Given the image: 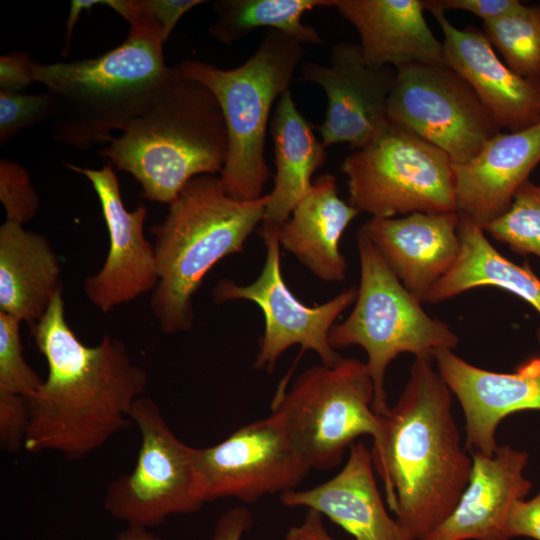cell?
Listing matches in <instances>:
<instances>
[{
	"instance_id": "obj_1",
	"label": "cell",
	"mask_w": 540,
	"mask_h": 540,
	"mask_svg": "<svg viewBox=\"0 0 540 540\" xmlns=\"http://www.w3.org/2000/svg\"><path fill=\"white\" fill-rule=\"evenodd\" d=\"M31 330L48 375L26 399L24 448L81 459L130 426L147 373L117 338L105 335L96 346L84 345L65 319L62 291Z\"/></svg>"
},
{
	"instance_id": "obj_2",
	"label": "cell",
	"mask_w": 540,
	"mask_h": 540,
	"mask_svg": "<svg viewBox=\"0 0 540 540\" xmlns=\"http://www.w3.org/2000/svg\"><path fill=\"white\" fill-rule=\"evenodd\" d=\"M433 363L415 358L401 396L381 415L382 439L370 450L388 506L414 540L452 513L472 468L452 415V393Z\"/></svg>"
},
{
	"instance_id": "obj_3",
	"label": "cell",
	"mask_w": 540,
	"mask_h": 540,
	"mask_svg": "<svg viewBox=\"0 0 540 540\" xmlns=\"http://www.w3.org/2000/svg\"><path fill=\"white\" fill-rule=\"evenodd\" d=\"M99 154L170 204L193 178L221 173L228 150L222 110L212 91L169 67L147 108Z\"/></svg>"
},
{
	"instance_id": "obj_4",
	"label": "cell",
	"mask_w": 540,
	"mask_h": 540,
	"mask_svg": "<svg viewBox=\"0 0 540 540\" xmlns=\"http://www.w3.org/2000/svg\"><path fill=\"white\" fill-rule=\"evenodd\" d=\"M268 200V194L233 199L219 177L200 175L169 204L164 222L151 227L158 283L150 307L164 334L191 329L192 301L203 279L223 258L243 251L263 220Z\"/></svg>"
},
{
	"instance_id": "obj_5",
	"label": "cell",
	"mask_w": 540,
	"mask_h": 540,
	"mask_svg": "<svg viewBox=\"0 0 540 540\" xmlns=\"http://www.w3.org/2000/svg\"><path fill=\"white\" fill-rule=\"evenodd\" d=\"M164 44L158 31L134 23L119 46L96 58L34 61V82L54 97L53 139L87 150L109 142L111 131H123L147 108L166 75Z\"/></svg>"
},
{
	"instance_id": "obj_6",
	"label": "cell",
	"mask_w": 540,
	"mask_h": 540,
	"mask_svg": "<svg viewBox=\"0 0 540 540\" xmlns=\"http://www.w3.org/2000/svg\"><path fill=\"white\" fill-rule=\"evenodd\" d=\"M303 56V44L267 29L258 49L240 66L223 69L199 60L178 65L212 91L222 110L228 150L219 178L229 197L247 201L263 196L270 177L264 154L270 110L289 90Z\"/></svg>"
},
{
	"instance_id": "obj_7",
	"label": "cell",
	"mask_w": 540,
	"mask_h": 540,
	"mask_svg": "<svg viewBox=\"0 0 540 540\" xmlns=\"http://www.w3.org/2000/svg\"><path fill=\"white\" fill-rule=\"evenodd\" d=\"M360 283L349 316L329 334L333 349L358 345L367 354L366 365L374 385L372 408L383 415L386 401L385 373L402 353L431 357L439 349L453 350L459 337L450 326L429 316L401 283L367 235L356 236Z\"/></svg>"
},
{
	"instance_id": "obj_8",
	"label": "cell",
	"mask_w": 540,
	"mask_h": 540,
	"mask_svg": "<svg viewBox=\"0 0 540 540\" xmlns=\"http://www.w3.org/2000/svg\"><path fill=\"white\" fill-rule=\"evenodd\" d=\"M374 385L366 363L342 357L336 364L313 365L293 385H284L272 402L293 447L312 469L336 467L361 435H383L382 417L373 408Z\"/></svg>"
},
{
	"instance_id": "obj_9",
	"label": "cell",
	"mask_w": 540,
	"mask_h": 540,
	"mask_svg": "<svg viewBox=\"0 0 540 540\" xmlns=\"http://www.w3.org/2000/svg\"><path fill=\"white\" fill-rule=\"evenodd\" d=\"M452 165L441 149L388 121L344 158L341 171L351 206L372 217L393 218L457 212Z\"/></svg>"
},
{
	"instance_id": "obj_10",
	"label": "cell",
	"mask_w": 540,
	"mask_h": 540,
	"mask_svg": "<svg viewBox=\"0 0 540 540\" xmlns=\"http://www.w3.org/2000/svg\"><path fill=\"white\" fill-rule=\"evenodd\" d=\"M129 417L141 443L134 469L108 487L104 508L128 526L152 528L171 515L197 512L202 499L193 460V447L171 430L158 405L140 396Z\"/></svg>"
},
{
	"instance_id": "obj_11",
	"label": "cell",
	"mask_w": 540,
	"mask_h": 540,
	"mask_svg": "<svg viewBox=\"0 0 540 540\" xmlns=\"http://www.w3.org/2000/svg\"><path fill=\"white\" fill-rule=\"evenodd\" d=\"M387 118L441 149L453 163L468 161L501 132L471 86L445 64L396 69Z\"/></svg>"
},
{
	"instance_id": "obj_12",
	"label": "cell",
	"mask_w": 540,
	"mask_h": 540,
	"mask_svg": "<svg viewBox=\"0 0 540 540\" xmlns=\"http://www.w3.org/2000/svg\"><path fill=\"white\" fill-rule=\"evenodd\" d=\"M259 234L266 247L259 276L247 285L220 280L212 290L213 300L217 304L248 300L263 312L265 327L258 341L255 369L271 373L279 357L292 345H300L302 352L314 351L324 365L336 364L342 356L331 347L329 334L336 319L355 302L357 289L350 287L319 305L303 304L283 279L278 231H259Z\"/></svg>"
},
{
	"instance_id": "obj_13",
	"label": "cell",
	"mask_w": 540,
	"mask_h": 540,
	"mask_svg": "<svg viewBox=\"0 0 540 540\" xmlns=\"http://www.w3.org/2000/svg\"><path fill=\"white\" fill-rule=\"evenodd\" d=\"M193 460L204 502L230 497L252 503L295 489L311 470L273 413L218 444L193 447Z\"/></svg>"
},
{
	"instance_id": "obj_14",
	"label": "cell",
	"mask_w": 540,
	"mask_h": 540,
	"mask_svg": "<svg viewBox=\"0 0 540 540\" xmlns=\"http://www.w3.org/2000/svg\"><path fill=\"white\" fill-rule=\"evenodd\" d=\"M299 71L298 80L318 84L326 94L327 111L318 127L326 148L346 143L360 149L388 122L396 69L368 65L359 44L339 42L332 47L328 66L305 62Z\"/></svg>"
},
{
	"instance_id": "obj_15",
	"label": "cell",
	"mask_w": 540,
	"mask_h": 540,
	"mask_svg": "<svg viewBox=\"0 0 540 540\" xmlns=\"http://www.w3.org/2000/svg\"><path fill=\"white\" fill-rule=\"evenodd\" d=\"M85 176L99 199L109 236V250L102 268L83 282L88 300L106 313L153 291L158 283L154 245L144 236L145 206L128 211L111 163L88 169L66 163Z\"/></svg>"
},
{
	"instance_id": "obj_16",
	"label": "cell",
	"mask_w": 540,
	"mask_h": 540,
	"mask_svg": "<svg viewBox=\"0 0 540 540\" xmlns=\"http://www.w3.org/2000/svg\"><path fill=\"white\" fill-rule=\"evenodd\" d=\"M540 347V327L537 331ZM436 369L457 397L466 421L465 447L491 456L498 448L496 430L507 416L524 410L540 411V350L511 373L485 370L439 349Z\"/></svg>"
},
{
	"instance_id": "obj_17",
	"label": "cell",
	"mask_w": 540,
	"mask_h": 540,
	"mask_svg": "<svg viewBox=\"0 0 540 540\" xmlns=\"http://www.w3.org/2000/svg\"><path fill=\"white\" fill-rule=\"evenodd\" d=\"M425 10L442 30L445 65L471 86L500 129L515 132L540 121V82L513 72L483 31L474 26L459 29L445 12Z\"/></svg>"
},
{
	"instance_id": "obj_18",
	"label": "cell",
	"mask_w": 540,
	"mask_h": 540,
	"mask_svg": "<svg viewBox=\"0 0 540 540\" xmlns=\"http://www.w3.org/2000/svg\"><path fill=\"white\" fill-rule=\"evenodd\" d=\"M458 222V212H417L371 217L361 229L404 287L425 303L459 256Z\"/></svg>"
},
{
	"instance_id": "obj_19",
	"label": "cell",
	"mask_w": 540,
	"mask_h": 540,
	"mask_svg": "<svg viewBox=\"0 0 540 540\" xmlns=\"http://www.w3.org/2000/svg\"><path fill=\"white\" fill-rule=\"evenodd\" d=\"M471 454L469 481L456 507L419 540H510L507 520L511 508L532 488L523 475L529 455L509 445L498 446L491 456Z\"/></svg>"
},
{
	"instance_id": "obj_20",
	"label": "cell",
	"mask_w": 540,
	"mask_h": 540,
	"mask_svg": "<svg viewBox=\"0 0 540 540\" xmlns=\"http://www.w3.org/2000/svg\"><path fill=\"white\" fill-rule=\"evenodd\" d=\"M540 162V121L498 133L463 163H453L457 212L480 226L504 214Z\"/></svg>"
},
{
	"instance_id": "obj_21",
	"label": "cell",
	"mask_w": 540,
	"mask_h": 540,
	"mask_svg": "<svg viewBox=\"0 0 540 540\" xmlns=\"http://www.w3.org/2000/svg\"><path fill=\"white\" fill-rule=\"evenodd\" d=\"M373 467L371 451L363 442H354L338 474L307 490L283 492L280 501L285 506H303L326 515L354 540H414L388 515Z\"/></svg>"
},
{
	"instance_id": "obj_22",
	"label": "cell",
	"mask_w": 540,
	"mask_h": 540,
	"mask_svg": "<svg viewBox=\"0 0 540 540\" xmlns=\"http://www.w3.org/2000/svg\"><path fill=\"white\" fill-rule=\"evenodd\" d=\"M334 7L358 32L368 65L445 64L443 44L425 20L422 0H336Z\"/></svg>"
},
{
	"instance_id": "obj_23",
	"label": "cell",
	"mask_w": 540,
	"mask_h": 540,
	"mask_svg": "<svg viewBox=\"0 0 540 540\" xmlns=\"http://www.w3.org/2000/svg\"><path fill=\"white\" fill-rule=\"evenodd\" d=\"M359 213L338 196L333 175H320L279 229L280 246L317 278L341 282L346 276L347 261L339 242Z\"/></svg>"
},
{
	"instance_id": "obj_24",
	"label": "cell",
	"mask_w": 540,
	"mask_h": 540,
	"mask_svg": "<svg viewBox=\"0 0 540 540\" xmlns=\"http://www.w3.org/2000/svg\"><path fill=\"white\" fill-rule=\"evenodd\" d=\"M61 291V267L46 237L5 221L0 227V312L32 329Z\"/></svg>"
},
{
	"instance_id": "obj_25",
	"label": "cell",
	"mask_w": 540,
	"mask_h": 540,
	"mask_svg": "<svg viewBox=\"0 0 540 540\" xmlns=\"http://www.w3.org/2000/svg\"><path fill=\"white\" fill-rule=\"evenodd\" d=\"M270 132L276 172L259 231H279L310 190L312 175L326 160V147L298 111L290 90L279 97Z\"/></svg>"
},
{
	"instance_id": "obj_26",
	"label": "cell",
	"mask_w": 540,
	"mask_h": 540,
	"mask_svg": "<svg viewBox=\"0 0 540 540\" xmlns=\"http://www.w3.org/2000/svg\"><path fill=\"white\" fill-rule=\"evenodd\" d=\"M458 235L459 256L425 303H439L477 287H496L530 304L540 315V278L528 262L520 266L503 256L487 239L483 227L461 214Z\"/></svg>"
},
{
	"instance_id": "obj_27",
	"label": "cell",
	"mask_w": 540,
	"mask_h": 540,
	"mask_svg": "<svg viewBox=\"0 0 540 540\" xmlns=\"http://www.w3.org/2000/svg\"><path fill=\"white\" fill-rule=\"evenodd\" d=\"M336 0H220L214 3L216 21L211 37L222 44L237 42L261 27L290 35L301 44L322 43L319 32L302 22L303 15L318 7H334Z\"/></svg>"
},
{
	"instance_id": "obj_28",
	"label": "cell",
	"mask_w": 540,
	"mask_h": 540,
	"mask_svg": "<svg viewBox=\"0 0 540 540\" xmlns=\"http://www.w3.org/2000/svg\"><path fill=\"white\" fill-rule=\"evenodd\" d=\"M483 33L503 62L522 78L540 82V2L483 23Z\"/></svg>"
},
{
	"instance_id": "obj_29",
	"label": "cell",
	"mask_w": 540,
	"mask_h": 540,
	"mask_svg": "<svg viewBox=\"0 0 540 540\" xmlns=\"http://www.w3.org/2000/svg\"><path fill=\"white\" fill-rule=\"evenodd\" d=\"M483 229L513 252L540 258V185L526 181L509 209Z\"/></svg>"
},
{
	"instance_id": "obj_30",
	"label": "cell",
	"mask_w": 540,
	"mask_h": 540,
	"mask_svg": "<svg viewBox=\"0 0 540 540\" xmlns=\"http://www.w3.org/2000/svg\"><path fill=\"white\" fill-rule=\"evenodd\" d=\"M20 325L18 318L0 312V395L27 399L43 380L23 356Z\"/></svg>"
},
{
	"instance_id": "obj_31",
	"label": "cell",
	"mask_w": 540,
	"mask_h": 540,
	"mask_svg": "<svg viewBox=\"0 0 540 540\" xmlns=\"http://www.w3.org/2000/svg\"><path fill=\"white\" fill-rule=\"evenodd\" d=\"M54 105V97L48 91L24 94L0 90V145L26 128L51 120Z\"/></svg>"
},
{
	"instance_id": "obj_32",
	"label": "cell",
	"mask_w": 540,
	"mask_h": 540,
	"mask_svg": "<svg viewBox=\"0 0 540 540\" xmlns=\"http://www.w3.org/2000/svg\"><path fill=\"white\" fill-rule=\"evenodd\" d=\"M0 199L6 220L24 224L37 213L39 198L28 172L18 163L2 159L0 162Z\"/></svg>"
},
{
	"instance_id": "obj_33",
	"label": "cell",
	"mask_w": 540,
	"mask_h": 540,
	"mask_svg": "<svg viewBox=\"0 0 540 540\" xmlns=\"http://www.w3.org/2000/svg\"><path fill=\"white\" fill-rule=\"evenodd\" d=\"M422 3L425 9L468 12L479 17L483 23L498 19L522 4L519 0H422Z\"/></svg>"
},
{
	"instance_id": "obj_34",
	"label": "cell",
	"mask_w": 540,
	"mask_h": 540,
	"mask_svg": "<svg viewBox=\"0 0 540 540\" xmlns=\"http://www.w3.org/2000/svg\"><path fill=\"white\" fill-rule=\"evenodd\" d=\"M509 538L528 537L540 540V491L529 500H519L511 508L507 520Z\"/></svg>"
},
{
	"instance_id": "obj_35",
	"label": "cell",
	"mask_w": 540,
	"mask_h": 540,
	"mask_svg": "<svg viewBox=\"0 0 540 540\" xmlns=\"http://www.w3.org/2000/svg\"><path fill=\"white\" fill-rule=\"evenodd\" d=\"M29 52H12L0 57V90L21 92L34 82Z\"/></svg>"
},
{
	"instance_id": "obj_36",
	"label": "cell",
	"mask_w": 540,
	"mask_h": 540,
	"mask_svg": "<svg viewBox=\"0 0 540 540\" xmlns=\"http://www.w3.org/2000/svg\"><path fill=\"white\" fill-rule=\"evenodd\" d=\"M206 3L201 0H143V4L152 18L161 27L163 38L171 35L180 18L192 8Z\"/></svg>"
},
{
	"instance_id": "obj_37",
	"label": "cell",
	"mask_w": 540,
	"mask_h": 540,
	"mask_svg": "<svg viewBox=\"0 0 540 540\" xmlns=\"http://www.w3.org/2000/svg\"><path fill=\"white\" fill-rule=\"evenodd\" d=\"M253 523L248 509L237 506L226 511L218 520L212 540H241Z\"/></svg>"
},
{
	"instance_id": "obj_38",
	"label": "cell",
	"mask_w": 540,
	"mask_h": 540,
	"mask_svg": "<svg viewBox=\"0 0 540 540\" xmlns=\"http://www.w3.org/2000/svg\"><path fill=\"white\" fill-rule=\"evenodd\" d=\"M286 540H335L325 529L322 514L308 509L303 522L291 527L285 535Z\"/></svg>"
},
{
	"instance_id": "obj_39",
	"label": "cell",
	"mask_w": 540,
	"mask_h": 540,
	"mask_svg": "<svg viewBox=\"0 0 540 540\" xmlns=\"http://www.w3.org/2000/svg\"><path fill=\"white\" fill-rule=\"evenodd\" d=\"M104 5V1L101 0H73L71 1L69 16L66 22L65 32V45L62 50V55L67 56L70 53V42L73 34L74 27L79 19L82 11H90L92 7L96 5Z\"/></svg>"
},
{
	"instance_id": "obj_40",
	"label": "cell",
	"mask_w": 540,
	"mask_h": 540,
	"mask_svg": "<svg viewBox=\"0 0 540 540\" xmlns=\"http://www.w3.org/2000/svg\"><path fill=\"white\" fill-rule=\"evenodd\" d=\"M116 540H163L147 528L139 526H128L127 529L120 532Z\"/></svg>"
}]
</instances>
